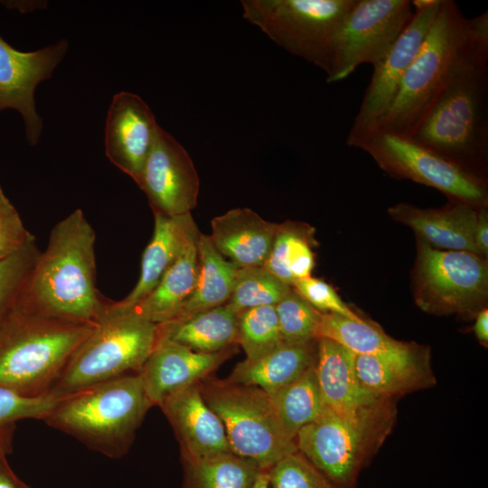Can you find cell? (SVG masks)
Segmentation results:
<instances>
[{"instance_id":"1","label":"cell","mask_w":488,"mask_h":488,"mask_svg":"<svg viewBox=\"0 0 488 488\" xmlns=\"http://www.w3.org/2000/svg\"><path fill=\"white\" fill-rule=\"evenodd\" d=\"M472 21L469 38L408 138L482 177L488 152V12Z\"/></svg>"},{"instance_id":"2","label":"cell","mask_w":488,"mask_h":488,"mask_svg":"<svg viewBox=\"0 0 488 488\" xmlns=\"http://www.w3.org/2000/svg\"><path fill=\"white\" fill-rule=\"evenodd\" d=\"M96 233L80 209L52 229L19 300L56 318L95 324L106 300L96 286Z\"/></svg>"},{"instance_id":"3","label":"cell","mask_w":488,"mask_h":488,"mask_svg":"<svg viewBox=\"0 0 488 488\" xmlns=\"http://www.w3.org/2000/svg\"><path fill=\"white\" fill-rule=\"evenodd\" d=\"M95 324L49 316L18 298L0 321V388L30 398L50 393Z\"/></svg>"},{"instance_id":"4","label":"cell","mask_w":488,"mask_h":488,"mask_svg":"<svg viewBox=\"0 0 488 488\" xmlns=\"http://www.w3.org/2000/svg\"><path fill=\"white\" fill-rule=\"evenodd\" d=\"M151 407L138 373H134L64 396L43 421L91 450L119 458Z\"/></svg>"},{"instance_id":"5","label":"cell","mask_w":488,"mask_h":488,"mask_svg":"<svg viewBox=\"0 0 488 488\" xmlns=\"http://www.w3.org/2000/svg\"><path fill=\"white\" fill-rule=\"evenodd\" d=\"M396 416L392 399L386 398L352 412L324 407L297 433V451L338 487L355 488L360 473L391 432Z\"/></svg>"},{"instance_id":"6","label":"cell","mask_w":488,"mask_h":488,"mask_svg":"<svg viewBox=\"0 0 488 488\" xmlns=\"http://www.w3.org/2000/svg\"><path fill=\"white\" fill-rule=\"evenodd\" d=\"M157 342V324L106 302L91 333L75 350L50 393L66 396L138 373Z\"/></svg>"},{"instance_id":"7","label":"cell","mask_w":488,"mask_h":488,"mask_svg":"<svg viewBox=\"0 0 488 488\" xmlns=\"http://www.w3.org/2000/svg\"><path fill=\"white\" fill-rule=\"evenodd\" d=\"M453 0H442L423 43L407 70L398 94L375 130L409 137L430 108L472 31ZM374 130V131H375Z\"/></svg>"},{"instance_id":"8","label":"cell","mask_w":488,"mask_h":488,"mask_svg":"<svg viewBox=\"0 0 488 488\" xmlns=\"http://www.w3.org/2000/svg\"><path fill=\"white\" fill-rule=\"evenodd\" d=\"M206 404L221 420L230 452L260 470H269L297 451L283 428L269 395L255 386L207 377L199 383Z\"/></svg>"},{"instance_id":"9","label":"cell","mask_w":488,"mask_h":488,"mask_svg":"<svg viewBox=\"0 0 488 488\" xmlns=\"http://www.w3.org/2000/svg\"><path fill=\"white\" fill-rule=\"evenodd\" d=\"M356 0H244L243 17L328 76L340 27Z\"/></svg>"},{"instance_id":"10","label":"cell","mask_w":488,"mask_h":488,"mask_svg":"<svg viewBox=\"0 0 488 488\" xmlns=\"http://www.w3.org/2000/svg\"><path fill=\"white\" fill-rule=\"evenodd\" d=\"M413 296L417 305L437 315H476L488 296L486 258L468 251L441 250L417 238Z\"/></svg>"},{"instance_id":"11","label":"cell","mask_w":488,"mask_h":488,"mask_svg":"<svg viewBox=\"0 0 488 488\" xmlns=\"http://www.w3.org/2000/svg\"><path fill=\"white\" fill-rule=\"evenodd\" d=\"M356 147L369 154L388 174L433 187L451 200L476 208L487 203L484 178L473 174L408 137L375 130Z\"/></svg>"},{"instance_id":"12","label":"cell","mask_w":488,"mask_h":488,"mask_svg":"<svg viewBox=\"0 0 488 488\" xmlns=\"http://www.w3.org/2000/svg\"><path fill=\"white\" fill-rule=\"evenodd\" d=\"M413 15L408 0H356L338 32L327 82L348 78L360 65H376Z\"/></svg>"},{"instance_id":"13","label":"cell","mask_w":488,"mask_h":488,"mask_svg":"<svg viewBox=\"0 0 488 488\" xmlns=\"http://www.w3.org/2000/svg\"><path fill=\"white\" fill-rule=\"evenodd\" d=\"M441 3L442 0H434L429 6L416 10L410 23L389 52L373 66L371 79L346 138L349 146L356 147L360 141L377 128L389 111L404 74L419 51Z\"/></svg>"},{"instance_id":"14","label":"cell","mask_w":488,"mask_h":488,"mask_svg":"<svg viewBox=\"0 0 488 488\" xmlns=\"http://www.w3.org/2000/svg\"><path fill=\"white\" fill-rule=\"evenodd\" d=\"M154 213L178 216L191 213L200 191V179L186 149L158 127L137 184Z\"/></svg>"},{"instance_id":"15","label":"cell","mask_w":488,"mask_h":488,"mask_svg":"<svg viewBox=\"0 0 488 488\" xmlns=\"http://www.w3.org/2000/svg\"><path fill=\"white\" fill-rule=\"evenodd\" d=\"M67 50V41L60 40L34 52H21L0 36V112L14 108L22 115L31 145L39 142L42 131V119L35 107V89L51 78Z\"/></svg>"},{"instance_id":"16","label":"cell","mask_w":488,"mask_h":488,"mask_svg":"<svg viewBox=\"0 0 488 488\" xmlns=\"http://www.w3.org/2000/svg\"><path fill=\"white\" fill-rule=\"evenodd\" d=\"M149 106L136 94L114 95L105 126V152L109 161L139 183L157 129Z\"/></svg>"},{"instance_id":"17","label":"cell","mask_w":488,"mask_h":488,"mask_svg":"<svg viewBox=\"0 0 488 488\" xmlns=\"http://www.w3.org/2000/svg\"><path fill=\"white\" fill-rule=\"evenodd\" d=\"M236 352V347L205 353L157 335L156 344L138 372L152 406L200 383Z\"/></svg>"},{"instance_id":"18","label":"cell","mask_w":488,"mask_h":488,"mask_svg":"<svg viewBox=\"0 0 488 488\" xmlns=\"http://www.w3.org/2000/svg\"><path fill=\"white\" fill-rule=\"evenodd\" d=\"M159 407L175 433L182 459L230 452L224 426L204 401L199 383L169 396Z\"/></svg>"},{"instance_id":"19","label":"cell","mask_w":488,"mask_h":488,"mask_svg":"<svg viewBox=\"0 0 488 488\" xmlns=\"http://www.w3.org/2000/svg\"><path fill=\"white\" fill-rule=\"evenodd\" d=\"M478 209L468 203L451 200L438 209H421L408 203L389 208V216L410 227L431 247L445 250L476 253L474 230Z\"/></svg>"},{"instance_id":"20","label":"cell","mask_w":488,"mask_h":488,"mask_svg":"<svg viewBox=\"0 0 488 488\" xmlns=\"http://www.w3.org/2000/svg\"><path fill=\"white\" fill-rule=\"evenodd\" d=\"M355 368L361 386L376 398L392 399L436 383L429 352L416 343L396 354L355 355Z\"/></svg>"},{"instance_id":"21","label":"cell","mask_w":488,"mask_h":488,"mask_svg":"<svg viewBox=\"0 0 488 488\" xmlns=\"http://www.w3.org/2000/svg\"><path fill=\"white\" fill-rule=\"evenodd\" d=\"M154 232L142 255L138 280L126 297L109 301L114 308H131L147 296L189 240L199 232L192 213L172 217L154 213Z\"/></svg>"},{"instance_id":"22","label":"cell","mask_w":488,"mask_h":488,"mask_svg":"<svg viewBox=\"0 0 488 488\" xmlns=\"http://www.w3.org/2000/svg\"><path fill=\"white\" fill-rule=\"evenodd\" d=\"M209 235L214 248L238 267L263 266L277 223L249 208H234L212 219Z\"/></svg>"},{"instance_id":"23","label":"cell","mask_w":488,"mask_h":488,"mask_svg":"<svg viewBox=\"0 0 488 488\" xmlns=\"http://www.w3.org/2000/svg\"><path fill=\"white\" fill-rule=\"evenodd\" d=\"M316 341L314 370L325 407L339 413L352 412L380 399L361 386L354 353L333 340L318 338Z\"/></svg>"},{"instance_id":"24","label":"cell","mask_w":488,"mask_h":488,"mask_svg":"<svg viewBox=\"0 0 488 488\" xmlns=\"http://www.w3.org/2000/svg\"><path fill=\"white\" fill-rule=\"evenodd\" d=\"M317 341L306 343H282L267 353L236 364L228 382L262 389L273 393L303 375L315 364Z\"/></svg>"},{"instance_id":"25","label":"cell","mask_w":488,"mask_h":488,"mask_svg":"<svg viewBox=\"0 0 488 488\" xmlns=\"http://www.w3.org/2000/svg\"><path fill=\"white\" fill-rule=\"evenodd\" d=\"M199 234L200 231L189 240L155 289L129 310L155 324L174 319L196 284Z\"/></svg>"},{"instance_id":"26","label":"cell","mask_w":488,"mask_h":488,"mask_svg":"<svg viewBox=\"0 0 488 488\" xmlns=\"http://www.w3.org/2000/svg\"><path fill=\"white\" fill-rule=\"evenodd\" d=\"M157 335L194 352H221L238 345V314L226 305H220L157 324Z\"/></svg>"},{"instance_id":"27","label":"cell","mask_w":488,"mask_h":488,"mask_svg":"<svg viewBox=\"0 0 488 488\" xmlns=\"http://www.w3.org/2000/svg\"><path fill=\"white\" fill-rule=\"evenodd\" d=\"M199 270L195 286L174 320L225 305L231 295L239 267L212 245L209 235L198 239ZM170 322V321H169Z\"/></svg>"},{"instance_id":"28","label":"cell","mask_w":488,"mask_h":488,"mask_svg":"<svg viewBox=\"0 0 488 488\" xmlns=\"http://www.w3.org/2000/svg\"><path fill=\"white\" fill-rule=\"evenodd\" d=\"M313 232V228L304 223L286 221L277 224L263 267L290 286L296 280L311 277L314 267Z\"/></svg>"},{"instance_id":"29","label":"cell","mask_w":488,"mask_h":488,"mask_svg":"<svg viewBox=\"0 0 488 488\" xmlns=\"http://www.w3.org/2000/svg\"><path fill=\"white\" fill-rule=\"evenodd\" d=\"M333 340L355 355L385 356L409 350L414 343L397 341L377 324L340 314L322 313L316 339Z\"/></svg>"},{"instance_id":"30","label":"cell","mask_w":488,"mask_h":488,"mask_svg":"<svg viewBox=\"0 0 488 488\" xmlns=\"http://www.w3.org/2000/svg\"><path fill=\"white\" fill-rule=\"evenodd\" d=\"M182 463L183 488H252L263 471L231 452Z\"/></svg>"},{"instance_id":"31","label":"cell","mask_w":488,"mask_h":488,"mask_svg":"<svg viewBox=\"0 0 488 488\" xmlns=\"http://www.w3.org/2000/svg\"><path fill=\"white\" fill-rule=\"evenodd\" d=\"M314 365L293 382L268 394L283 428L295 439L299 430L314 421L325 407Z\"/></svg>"},{"instance_id":"32","label":"cell","mask_w":488,"mask_h":488,"mask_svg":"<svg viewBox=\"0 0 488 488\" xmlns=\"http://www.w3.org/2000/svg\"><path fill=\"white\" fill-rule=\"evenodd\" d=\"M291 288L263 266L239 267L225 305L236 314L258 306H275Z\"/></svg>"},{"instance_id":"33","label":"cell","mask_w":488,"mask_h":488,"mask_svg":"<svg viewBox=\"0 0 488 488\" xmlns=\"http://www.w3.org/2000/svg\"><path fill=\"white\" fill-rule=\"evenodd\" d=\"M282 343L275 306H258L238 314V345L246 359L259 357Z\"/></svg>"},{"instance_id":"34","label":"cell","mask_w":488,"mask_h":488,"mask_svg":"<svg viewBox=\"0 0 488 488\" xmlns=\"http://www.w3.org/2000/svg\"><path fill=\"white\" fill-rule=\"evenodd\" d=\"M275 309L282 340L286 343H306L316 340L322 312L313 307L292 287Z\"/></svg>"},{"instance_id":"35","label":"cell","mask_w":488,"mask_h":488,"mask_svg":"<svg viewBox=\"0 0 488 488\" xmlns=\"http://www.w3.org/2000/svg\"><path fill=\"white\" fill-rule=\"evenodd\" d=\"M40 252L33 242L0 260V321L19 298Z\"/></svg>"},{"instance_id":"36","label":"cell","mask_w":488,"mask_h":488,"mask_svg":"<svg viewBox=\"0 0 488 488\" xmlns=\"http://www.w3.org/2000/svg\"><path fill=\"white\" fill-rule=\"evenodd\" d=\"M267 473L270 488H340L298 451L281 459Z\"/></svg>"},{"instance_id":"37","label":"cell","mask_w":488,"mask_h":488,"mask_svg":"<svg viewBox=\"0 0 488 488\" xmlns=\"http://www.w3.org/2000/svg\"><path fill=\"white\" fill-rule=\"evenodd\" d=\"M64 396L48 393L30 398L0 388V429L22 419L43 420Z\"/></svg>"},{"instance_id":"38","label":"cell","mask_w":488,"mask_h":488,"mask_svg":"<svg viewBox=\"0 0 488 488\" xmlns=\"http://www.w3.org/2000/svg\"><path fill=\"white\" fill-rule=\"evenodd\" d=\"M292 287L322 313L336 314L355 321L363 320L342 300L331 285L322 279L313 277L298 279Z\"/></svg>"},{"instance_id":"39","label":"cell","mask_w":488,"mask_h":488,"mask_svg":"<svg viewBox=\"0 0 488 488\" xmlns=\"http://www.w3.org/2000/svg\"><path fill=\"white\" fill-rule=\"evenodd\" d=\"M33 242L34 236L25 228L19 212L0 186V260Z\"/></svg>"},{"instance_id":"40","label":"cell","mask_w":488,"mask_h":488,"mask_svg":"<svg viewBox=\"0 0 488 488\" xmlns=\"http://www.w3.org/2000/svg\"><path fill=\"white\" fill-rule=\"evenodd\" d=\"M474 245L477 255L486 258L488 256V215L484 207L478 209Z\"/></svg>"},{"instance_id":"41","label":"cell","mask_w":488,"mask_h":488,"mask_svg":"<svg viewBox=\"0 0 488 488\" xmlns=\"http://www.w3.org/2000/svg\"><path fill=\"white\" fill-rule=\"evenodd\" d=\"M0 488H31L14 474L6 457L0 459Z\"/></svg>"},{"instance_id":"42","label":"cell","mask_w":488,"mask_h":488,"mask_svg":"<svg viewBox=\"0 0 488 488\" xmlns=\"http://www.w3.org/2000/svg\"><path fill=\"white\" fill-rule=\"evenodd\" d=\"M474 332L478 341L484 346L488 343V310H480L475 315Z\"/></svg>"},{"instance_id":"43","label":"cell","mask_w":488,"mask_h":488,"mask_svg":"<svg viewBox=\"0 0 488 488\" xmlns=\"http://www.w3.org/2000/svg\"><path fill=\"white\" fill-rule=\"evenodd\" d=\"M2 3L7 8L16 9L22 13L45 9L47 6L46 1H3Z\"/></svg>"},{"instance_id":"44","label":"cell","mask_w":488,"mask_h":488,"mask_svg":"<svg viewBox=\"0 0 488 488\" xmlns=\"http://www.w3.org/2000/svg\"><path fill=\"white\" fill-rule=\"evenodd\" d=\"M14 427V425H12L0 429V459L12 451Z\"/></svg>"},{"instance_id":"45","label":"cell","mask_w":488,"mask_h":488,"mask_svg":"<svg viewBox=\"0 0 488 488\" xmlns=\"http://www.w3.org/2000/svg\"><path fill=\"white\" fill-rule=\"evenodd\" d=\"M267 471L263 470L260 472L252 488H270Z\"/></svg>"}]
</instances>
